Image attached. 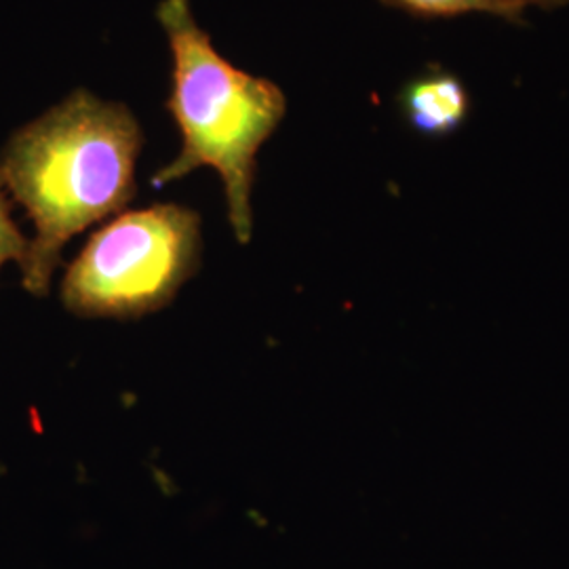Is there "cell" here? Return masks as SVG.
I'll use <instances>...</instances> for the list:
<instances>
[{
  "label": "cell",
  "instance_id": "277c9868",
  "mask_svg": "<svg viewBox=\"0 0 569 569\" xmlns=\"http://www.w3.org/2000/svg\"><path fill=\"white\" fill-rule=\"evenodd\" d=\"M407 124L428 138L456 133L470 114V93L462 79L448 70H428L407 82L399 96Z\"/></svg>",
  "mask_w": 569,
  "mask_h": 569
},
{
  "label": "cell",
  "instance_id": "7a4b0ae2",
  "mask_svg": "<svg viewBox=\"0 0 569 569\" xmlns=\"http://www.w3.org/2000/svg\"><path fill=\"white\" fill-rule=\"evenodd\" d=\"M157 18L171 51V91L164 106L182 133V148L152 176V186L178 182L201 167L218 171L230 228L239 243H249L256 159L287 114L283 89L226 60L188 0H163Z\"/></svg>",
  "mask_w": 569,
  "mask_h": 569
},
{
  "label": "cell",
  "instance_id": "52a82bcc",
  "mask_svg": "<svg viewBox=\"0 0 569 569\" xmlns=\"http://www.w3.org/2000/svg\"><path fill=\"white\" fill-rule=\"evenodd\" d=\"M515 7H521L523 11L528 9L529 4H536V7H545V9H552V7H561V4H568L569 0H507Z\"/></svg>",
  "mask_w": 569,
  "mask_h": 569
},
{
  "label": "cell",
  "instance_id": "5b68a950",
  "mask_svg": "<svg viewBox=\"0 0 569 569\" xmlns=\"http://www.w3.org/2000/svg\"><path fill=\"white\" fill-rule=\"evenodd\" d=\"M416 18H462V16H491L502 20H521L523 9L507 0H385Z\"/></svg>",
  "mask_w": 569,
  "mask_h": 569
},
{
  "label": "cell",
  "instance_id": "6da1fadb",
  "mask_svg": "<svg viewBox=\"0 0 569 569\" xmlns=\"http://www.w3.org/2000/svg\"><path fill=\"white\" fill-rule=\"evenodd\" d=\"M142 146L133 112L87 89L9 138L0 152V182L34 224L20 264L26 291L44 298L68 241L136 199Z\"/></svg>",
  "mask_w": 569,
  "mask_h": 569
},
{
  "label": "cell",
  "instance_id": "8992f818",
  "mask_svg": "<svg viewBox=\"0 0 569 569\" xmlns=\"http://www.w3.org/2000/svg\"><path fill=\"white\" fill-rule=\"evenodd\" d=\"M28 239L21 234L20 228L11 218L9 201L4 194V186L0 182V270L9 262L21 264L28 251Z\"/></svg>",
  "mask_w": 569,
  "mask_h": 569
},
{
  "label": "cell",
  "instance_id": "3957f363",
  "mask_svg": "<svg viewBox=\"0 0 569 569\" xmlns=\"http://www.w3.org/2000/svg\"><path fill=\"white\" fill-rule=\"evenodd\" d=\"M203 256L201 216L178 203L122 211L96 230L61 281V305L82 319H140L163 310Z\"/></svg>",
  "mask_w": 569,
  "mask_h": 569
}]
</instances>
